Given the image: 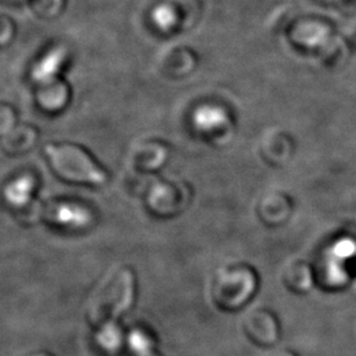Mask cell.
Returning <instances> with one entry per match:
<instances>
[{
  "label": "cell",
  "mask_w": 356,
  "mask_h": 356,
  "mask_svg": "<svg viewBox=\"0 0 356 356\" xmlns=\"http://www.w3.org/2000/svg\"><path fill=\"white\" fill-rule=\"evenodd\" d=\"M134 289V275L129 269L121 268L105 277L101 285L95 289L88 307L91 323L97 325L115 323L131 307Z\"/></svg>",
  "instance_id": "1"
},
{
  "label": "cell",
  "mask_w": 356,
  "mask_h": 356,
  "mask_svg": "<svg viewBox=\"0 0 356 356\" xmlns=\"http://www.w3.org/2000/svg\"><path fill=\"white\" fill-rule=\"evenodd\" d=\"M47 154L58 175L68 180L92 182L96 185H101L106 180L104 172L75 145H47Z\"/></svg>",
  "instance_id": "2"
},
{
  "label": "cell",
  "mask_w": 356,
  "mask_h": 356,
  "mask_svg": "<svg viewBox=\"0 0 356 356\" xmlns=\"http://www.w3.org/2000/svg\"><path fill=\"white\" fill-rule=\"evenodd\" d=\"M66 58V49L63 47H54L47 52L33 68V79L40 83H47L56 78L61 65Z\"/></svg>",
  "instance_id": "3"
},
{
  "label": "cell",
  "mask_w": 356,
  "mask_h": 356,
  "mask_svg": "<svg viewBox=\"0 0 356 356\" xmlns=\"http://www.w3.org/2000/svg\"><path fill=\"white\" fill-rule=\"evenodd\" d=\"M229 117L224 108L215 105H203L194 112L193 122L198 131H211L227 122Z\"/></svg>",
  "instance_id": "4"
},
{
  "label": "cell",
  "mask_w": 356,
  "mask_h": 356,
  "mask_svg": "<svg viewBox=\"0 0 356 356\" xmlns=\"http://www.w3.org/2000/svg\"><path fill=\"white\" fill-rule=\"evenodd\" d=\"M34 187V179L29 177V175H24V177H21L17 180H14L13 182H10V185L6 186L5 196H6L7 201L10 202V204L21 207V205L26 204L31 200Z\"/></svg>",
  "instance_id": "5"
},
{
  "label": "cell",
  "mask_w": 356,
  "mask_h": 356,
  "mask_svg": "<svg viewBox=\"0 0 356 356\" xmlns=\"http://www.w3.org/2000/svg\"><path fill=\"white\" fill-rule=\"evenodd\" d=\"M89 213L87 210L81 208L79 205L65 203L58 207L56 211L57 222L64 225L82 226L89 222Z\"/></svg>",
  "instance_id": "6"
},
{
  "label": "cell",
  "mask_w": 356,
  "mask_h": 356,
  "mask_svg": "<svg viewBox=\"0 0 356 356\" xmlns=\"http://www.w3.org/2000/svg\"><path fill=\"white\" fill-rule=\"evenodd\" d=\"M152 17L156 26L161 31H170L175 27V24L178 21L175 8L166 3H161L155 7L152 10Z\"/></svg>",
  "instance_id": "7"
},
{
  "label": "cell",
  "mask_w": 356,
  "mask_h": 356,
  "mask_svg": "<svg viewBox=\"0 0 356 356\" xmlns=\"http://www.w3.org/2000/svg\"><path fill=\"white\" fill-rule=\"evenodd\" d=\"M98 343L104 350H115L121 343V333L113 323L105 324L97 337Z\"/></svg>",
  "instance_id": "8"
}]
</instances>
